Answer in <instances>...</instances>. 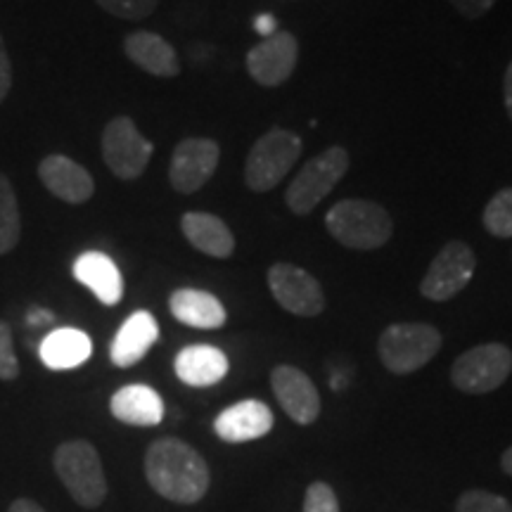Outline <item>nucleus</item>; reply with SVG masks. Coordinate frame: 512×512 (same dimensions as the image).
Wrapping results in <instances>:
<instances>
[{"label":"nucleus","instance_id":"f257e3e1","mask_svg":"<svg viewBox=\"0 0 512 512\" xmlns=\"http://www.w3.org/2000/svg\"><path fill=\"white\" fill-rule=\"evenodd\" d=\"M145 477L159 496L178 505L200 503L211 484L202 453L176 437L152 441L145 453Z\"/></svg>","mask_w":512,"mask_h":512},{"label":"nucleus","instance_id":"f03ea898","mask_svg":"<svg viewBox=\"0 0 512 512\" xmlns=\"http://www.w3.org/2000/svg\"><path fill=\"white\" fill-rule=\"evenodd\" d=\"M325 226L339 245L370 252L392 238V216L370 200H342L328 211Z\"/></svg>","mask_w":512,"mask_h":512},{"label":"nucleus","instance_id":"7ed1b4c3","mask_svg":"<svg viewBox=\"0 0 512 512\" xmlns=\"http://www.w3.org/2000/svg\"><path fill=\"white\" fill-rule=\"evenodd\" d=\"M55 472L60 482L67 486L69 496L81 508H98L107 498V477L102 470L100 453L93 444L83 439L64 441L55 451Z\"/></svg>","mask_w":512,"mask_h":512},{"label":"nucleus","instance_id":"20e7f679","mask_svg":"<svg viewBox=\"0 0 512 512\" xmlns=\"http://www.w3.org/2000/svg\"><path fill=\"white\" fill-rule=\"evenodd\" d=\"M441 349V332L430 323H394L380 335L377 354L394 375H408L432 361Z\"/></svg>","mask_w":512,"mask_h":512},{"label":"nucleus","instance_id":"39448f33","mask_svg":"<svg viewBox=\"0 0 512 512\" xmlns=\"http://www.w3.org/2000/svg\"><path fill=\"white\" fill-rule=\"evenodd\" d=\"M302 155V138L285 128H273L261 136L249 150L245 162V183L254 192L278 188Z\"/></svg>","mask_w":512,"mask_h":512},{"label":"nucleus","instance_id":"423d86ee","mask_svg":"<svg viewBox=\"0 0 512 512\" xmlns=\"http://www.w3.org/2000/svg\"><path fill=\"white\" fill-rule=\"evenodd\" d=\"M349 171V152L342 145H332L325 152H320L309 164L294 176L290 188L285 192L287 207L297 216L311 214L325 197L335 190V185L342 181Z\"/></svg>","mask_w":512,"mask_h":512},{"label":"nucleus","instance_id":"0eeeda50","mask_svg":"<svg viewBox=\"0 0 512 512\" xmlns=\"http://www.w3.org/2000/svg\"><path fill=\"white\" fill-rule=\"evenodd\" d=\"M512 373V351L505 344L489 342L467 349L453 361L451 382L465 394H489L503 387Z\"/></svg>","mask_w":512,"mask_h":512},{"label":"nucleus","instance_id":"6e6552de","mask_svg":"<svg viewBox=\"0 0 512 512\" xmlns=\"http://www.w3.org/2000/svg\"><path fill=\"white\" fill-rule=\"evenodd\" d=\"M155 145L138 131L131 117H114L102 131V159L121 181H136L145 174Z\"/></svg>","mask_w":512,"mask_h":512},{"label":"nucleus","instance_id":"1a4fd4ad","mask_svg":"<svg viewBox=\"0 0 512 512\" xmlns=\"http://www.w3.org/2000/svg\"><path fill=\"white\" fill-rule=\"evenodd\" d=\"M477 271V256L463 240H451L439 249L420 283L422 297L430 302H448L470 285Z\"/></svg>","mask_w":512,"mask_h":512},{"label":"nucleus","instance_id":"9d476101","mask_svg":"<svg viewBox=\"0 0 512 512\" xmlns=\"http://www.w3.org/2000/svg\"><path fill=\"white\" fill-rule=\"evenodd\" d=\"M268 287H271L275 302L294 316L313 318L325 309V294L318 280L309 271L287 264V261L271 266Z\"/></svg>","mask_w":512,"mask_h":512},{"label":"nucleus","instance_id":"9b49d317","mask_svg":"<svg viewBox=\"0 0 512 512\" xmlns=\"http://www.w3.org/2000/svg\"><path fill=\"white\" fill-rule=\"evenodd\" d=\"M221 147L211 138H185L176 145L169 164V181L176 192L202 190L219 166Z\"/></svg>","mask_w":512,"mask_h":512},{"label":"nucleus","instance_id":"f8f14e48","mask_svg":"<svg viewBox=\"0 0 512 512\" xmlns=\"http://www.w3.org/2000/svg\"><path fill=\"white\" fill-rule=\"evenodd\" d=\"M299 60V43L290 31H275L273 36L247 53V72L259 86L275 88L290 79Z\"/></svg>","mask_w":512,"mask_h":512},{"label":"nucleus","instance_id":"ddd939ff","mask_svg":"<svg viewBox=\"0 0 512 512\" xmlns=\"http://www.w3.org/2000/svg\"><path fill=\"white\" fill-rule=\"evenodd\" d=\"M271 387L280 408L297 425H313L318 420L320 394L304 370L294 366H278L271 373Z\"/></svg>","mask_w":512,"mask_h":512},{"label":"nucleus","instance_id":"4468645a","mask_svg":"<svg viewBox=\"0 0 512 512\" xmlns=\"http://www.w3.org/2000/svg\"><path fill=\"white\" fill-rule=\"evenodd\" d=\"M273 413L264 401L245 399L233 403L214 420V432L228 444H245L266 437L273 430Z\"/></svg>","mask_w":512,"mask_h":512},{"label":"nucleus","instance_id":"2eb2a0df","mask_svg":"<svg viewBox=\"0 0 512 512\" xmlns=\"http://www.w3.org/2000/svg\"><path fill=\"white\" fill-rule=\"evenodd\" d=\"M38 178L48 192H53L57 200L67 204L88 202L95 192L93 176L81 164L64 155H48L43 159L38 164Z\"/></svg>","mask_w":512,"mask_h":512},{"label":"nucleus","instance_id":"dca6fc26","mask_svg":"<svg viewBox=\"0 0 512 512\" xmlns=\"http://www.w3.org/2000/svg\"><path fill=\"white\" fill-rule=\"evenodd\" d=\"M159 339V325L150 311H136L124 320L112 339L110 358L117 368H131L145 358Z\"/></svg>","mask_w":512,"mask_h":512},{"label":"nucleus","instance_id":"f3484780","mask_svg":"<svg viewBox=\"0 0 512 512\" xmlns=\"http://www.w3.org/2000/svg\"><path fill=\"white\" fill-rule=\"evenodd\" d=\"M124 53L133 64L159 79H174L181 74V62L174 46L155 31H133L124 38Z\"/></svg>","mask_w":512,"mask_h":512},{"label":"nucleus","instance_id":"a211bd4d","mask_svg":"<svg viewBox=\"0 0 512 512\" xmlns=\"http://www.w3.org/2000/svg\"><path fill=\"white\" fill-rule=\"evenodd\" d=\"M74 278L86 285L105 306H114L124 297V278L117 264L102 252H86L74 261Z\"/></svg>","mask_w":512,"mask_h":512},{"label":"nucleus","instance_id":"6ab92c4d","mask_svg":"<svg viewBox=\"0 0 512 512\" xmlns=\"http://www.w3.org/2000/svg\"><path fill=\"white\" fill-rule=\"evenodd\" d=\"M114 418L131 427H155L164 418V401L147 384H128L114 392L110 401Z\"/></svg>","mask_w":512,"mask_h":512},{"label":"nucleus","instance_id":"aec40b11","mask_svg":"<svg viewBox=\"0 0 512 512\" xmlns=\"http://www.w3.org/2000/svg\"><path fill=\"white\" fill-rule=\"evenodd\" d=\"M228 358L209 344H192L176 356L174 370L178 380L190 387H214L228 375Z\"/></svg>","mask_w":512,"mask_h":512},{"label":"nucleus","instance_id":"412c9836","mask_svg":"<svg viewBox=\"0 0 512 512\" xmlns=\"http://www.w3.org/2000/svg\"><path fill=\"white\" fill-rule=\"evenodd\" d=\"M169 309L176 320L197 330H219L228 318L226 309L214 294L195 290V287H181L171 294Z\"/></svg>","mask_w":512,"mask_h":512},{"label":"nucleus","instance_id":"4be33fe9","mask_svg":"<svg viewBox=\"0 0 512 512\" xmlns=\"http://www.w3.org/2000/svg\"><path fill=\"white\" fill-rule=\"evenodd\" d=\"M181 230L185 240L197 252L214 256V259H228L235 252V238L230 228L219 216L207 214V211H188V214H183Z\"/></svg>","mask_w":512,"mask_h":512},{"label":"nucleus","instance_id":"5701e85b","mask_svg":"<svg viewBox=\"0 0 512 512\" xmlns=\"http://www.w3.org/2000/svg\"><path fill=\"white\" fill-rule=\"evenodd\" d=\"M93 344L86 332L76 328H57L43 337L38 356L50 370H72L79 368L91 358Z\"/></svg>","mask_w":512,"mask_h":512},{"label":"nucleus","instance_id":"b1692460","mask_svg":"<svg viewBox=\"0 0 512 512\" xmlns=\"http://www.w3.org/2000/svg\"><path fill=\"white\" fill-rule=\"evenodd\" d=\"M22 235V219H19L17 192L10 178L0 174V256L10 254L17 247Z\"/></svg>","mask_w":512,"mask_h":512},{"label":"nucleus","instance_id":"393cba45","mask_svg":"<svg viewBox=\"0 0 512 512\" xmlns=\"http://www.w3.org/2000/svg\"><path fill=\"white\" fill-rule=\"evenodd\" d=\"M484 228L498 240L512 238V188H503L484 207Z\"/></svg>","mask_w":512,"mask_h":512},{"label":"nucleus","instance_id":"a878e982","mask_svg":"<svg viewBox=\"0 0 512 512\" xmlns=\"http://www.w3.org/2000/svg\"><path fill=\"white\" fill-rule=\"evenodd\" d=\"M456 512H512V503L491 491L470 489L458 498Z\"/></svg>","mask_w":512,"mask_h":512},{"label":"nucleus","instance_id":"bb28decb","mask_svg":"<svg viewBox=\"0 0 512 512\" xmlns=\"http://www.w3.org/2000/svg\"><path fill=\"white\" fill-rule=\"evenodd\" d=\"M102 10L119 19L128 22H138V19L150 17L157 10L159 0H95Z\"/></svg>","mask_w":512,"mask_h":512},{"label":"nucleus","instance_id":"cd10ccee","mask_svg":"<svg viewBox=\"0 0 512 512\" xmlns=\"http://www.w3.org/2000/svg\"><path fill=\"white\" fill-rule=\"evenodd\" d=\"M304 512H342L335 489L325 482H313L304 494Z\"/></svg>","mask_w":512,"mask_h":512},{"label":"nucleus","instance_id":"c85d7f7f","mask_svg":"<svg viewBox=\"0 0 512 512\" xmlns=\"http://www.w3.org/2000/svg\"><path fill=\"white\" fill-rule=\"evenodd\" d=\"M19 375V361L12 342V330L0 320V380H15Z\"/></svg>","mask_w":512,"mask_h":512},{"label":"nucleus","instance_id":"c756f323","mask_svg":"<svg viewBox=\"0 0 512 512\" xmlns=\"http://www.w3.org/2000/svg\"><path fill=\"white\" fill-rule=\"evenodd\" d=\"M451 5L467 19H479L496 5V0H451Z\"/></svg>","mask_w":512,"mask_h":512},{"label":"nucleus","instance_id":"7c9ffc66","mask_svg":"<svg viewBox=\"0 0 512 512\" xmlns=\"http://www.w3.org/2000/svg\"><path fill=\"white\" fill-rule=\"evenodd\" d=\"M12 88V62L8 50H5L3 34H0V102L10 95Z\"/></svg>","mask_w":512,"mask_h":512},{"label":"nucleus","instance_id":"2f4dec72","mask_svg":"<svg viewBox=\"0 0 512 512\" xmlns=\"http://www.w3.org/2000/svg\"><path fill=\"white\" fill-rule=\"evenodd\" d=\"M29 325L31 328H41V325H50L55 320V316L46 309H31L29 311Z\"/></svg>","mask_w":512,"mask_h":512},{"label":"nucleus","instance_id":"473e14b6","mask_svg":"<svg viewBox=\"0 0 512 512\" xmlns=\"http://www.w3.org/2000/svg\"><path fill=\"white\" fill-rule=\"evenodd\" d=\"M503 98H505V110H508V117L512 121V62L508 64L503 76Z\"/></svg>","mask_w":512,"mask_h":512},{"label":"nucleus","instance_id":"72a5a7b5","mask_svg":"<svg viewBox=\"0 0 512 512\" xmlns=\"http://www.w3.org/2000/svg\"><path fill=\"white\" fill-rule=\"evenodd\" d=\"M254 27H256V31H259L261 36L268 38V36L275 34V19L271 15H261V17H256Z\"/></svg>","mask_w":512,"mask_h":512},{"label":"nucleus","instance_id":"f704fd0d","mask_svg":"<svg viewBox=\"0 0 512 512\" xmlns=\"http://www.w3.org/2000/svg\"><path fill=\"white\" fill-rule=\"evenodd\" d=\"M8 512H46V510H43L38 503L29 501V498H17V501L10 505Z\"/></svg>","mask_w":512,"mask_h":512},{"label":"nucleus","instance_id":"c9c22d12","mask_svg":"<svg viewBox=\"0 0 512 512\" xmlns=\"http://www.w3.org/2000/svg\"><path fill=\"white\" fill-rule=\"evenodd\" d=\"M501 467H503V472L505 475H510L512 477V446H508L503 451V456H501Z\"/></svg>","mask_w":512,"mask_h":512}]
</instances>
